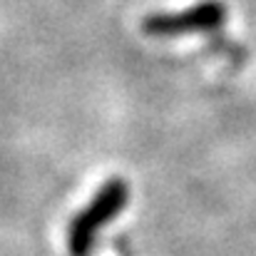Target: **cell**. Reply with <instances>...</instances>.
<instances>
[{
    "instance_id": "6da1fadb",
    "label": "cell",
    "mask_w": 256,
    "mask_h": 256,
    "mask_svg": "<svg viewBox=\"0 0 256 256\" xmlns=\"http://www.w3.org/2000/svg\"><path fill=\"white\" fill-rule=\"evenodd\" d=\"M130 202V184L122 176L107 179L82 212H78L68 226V252L70 256H90L97 234L112 224Z\"/></svg>"
},
{
    "instance_id": "7a4b0ae2",
    "label": "cell",
    "mask_w": 256,
    "mask_h": 256,
    "mask_svg": "<svg viewBox=\"0 0 256 256\" xmlns=\"http://www.w3.org/2000/svg\"><path fill=\"white\" fill-rule=\"evenodd\" d=\"M226 5L222 0H204L179 12H152L142 20V32L150 38H179L189 32H209L226 22Z\"/></svg>"
}]
</instances>
